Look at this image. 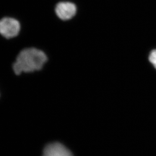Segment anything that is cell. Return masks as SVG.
Returning a JSON list of instances; mask_svg holds the SVG:
<instances>
[{"label":"cell","instance_id":"1","mask_svg":"<svg viewBox=\"0 0 156 156\" xmlns=\"http://www.w3.org/2000/svg\"><path fill=\"white\" fill-rule=\"evenodd\" d=\"M47 61V56L42 51L34 48H27L18 55L13 69L16 75L34 72L41 69Z\"/></svg>","mask_w":156,"mask_h":156},{"label":"cell","instance_id":"2","mask_svg":"<svg viewBox=\"0 0 156 156\" xmlns=\"http://www.w3.org/2000/svg\"><path fill=\"white\" fill-rule=\"evenodd\" d=\"M20 30V25L16 19L5 17L0 20V34L5 38H11L16 37Z\"/></svg>","mask_w":156,"mask_h":156},{"label":"cell","instance_id":"3","mask_svg":"<svg viewBox=\"0 0 156 156\" xmlns=\"http://www.w3.org/2000/svg\"><path fill=\"white\" fill-rule=\"evenodd\" d=\"M77 12V7L73 3L62 2L58 3L55 7L56 15L62 20H68L72 18Z\"/></svg>","mask_w":156,"mask_h":156},{"label":"cell","instance_id":"4","mask_svg":"<svg viewBox=\"0 0 156 156\" xmlns=\"http://www.w3.org/2000/svg\"><path fill=\"white\" fill-rule=\"evenodd\" d=\"M43 156H74L69 149L58 142L47 144L43 151Z\"/></svg>","mask_w":156,"mask_h":156},{"label":"cell","instance_id":"5","mask_svg":"<svg viewBox=\"0 0 156 156\" xmlns=\"http://www.w3.org/2000/svg\"><path fill=\"white\" fill-rule=\"evenodd\" d=\"M149 61L156 69V50H154L149 55Z\"/></svg>","mask_w":156,"mask_h":156}]
</instances>
